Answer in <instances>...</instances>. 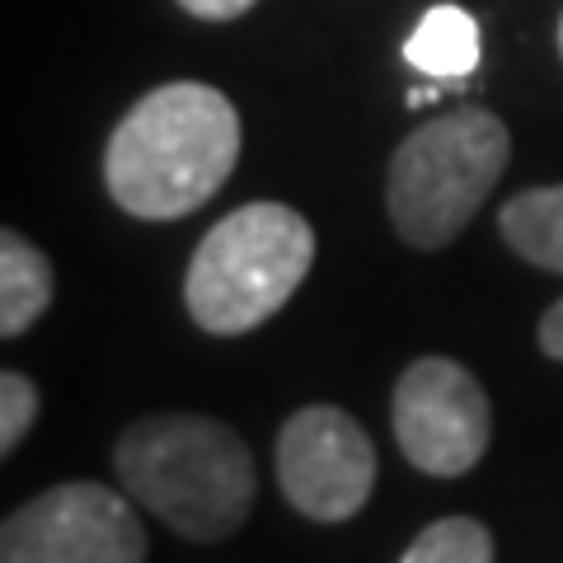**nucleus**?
<instances>
[{"label":"nucleus","mask_w":563,"mask_h":563,"mask_svg":"<svg viewBox=\"0 0 563 563\" xmlns=\"http://www.w3.org/2000/svg\"><path fill=\"white\" fill-rule=\"evenodd\" d=\"M240 161V113L202 80H169L132 103L103 151L113 202L141 221L198 211Z\"/></svg>","instance_id":"nucleus-1"},{"label":"nucleus","mask_w":563,"mask_h":563,"mask_svg":"<svg viewBox=\"0 0 563 563\" xmlns=\"http://www.w3.org/2000/svg\"><path fill=\"white\" fill-rule=\"evenodd\" d=\"M118 479L188 540H225L254 512L250 446L217 418H141L118 442Z\"/></svg>","instance_id":"nucleus-2"},{"label":"nucleus","mask_w":563,"mask_h":563,"mask_svg":"<svg viewBox=\"0 0 563 563\" xmlns=\"http://www.w3.org/2000/svg\"><path fill=\"white\" fill-rule=\"evenodd\" d=\"M314 263V231L282 202H250L202 235L184 301L207 333H250L291 301Z\"/></svg>","instance_id":"nucleus-3"},{"label":"nucleus","mask_w":563,"mask_h":563,"mask_svg":"<svg viewBox=\"0 0 563 563\" xmlns=\"http://www.w3.org/2000/svg\"><path fill=\"white\" fill-rule=\"evenodd\" d=\"M512 136L488 109H455L399 141L390 161V221L413 250H446L498 188Z\"/></svg>","instance_id":"nucleus-4"},{"label":"nucleus","mask_w":563,"mask_h":563,"mask_svg":"<svg viewBox=\"0 0 563 563\" xmlns=\"http://www.w3.org/2000/svg\"><path fill=\"white\" fill-rule=\"evenodd\" d=\"M0 563H146V531L113 488L57 484L5 521Z\"/></svg>","instance_id":"nucleus-5"},{"label":"nucleus","mask_w":563,"mask_h":563,"mask_svg":"<svg viewBox=\"0 0 563 563\" xmlns=\"http://www.w3.org/2000/svg\"><path fill=\"white\" fill-rule=\"evenodd\" d=\"M277 484L296 512L314 521H347L372 498L376 446L343 409L310 404L282 422Z\"/></svg>","instance_id":"nucleus-6"},{"label":"nucleus","mask_w":563,"mask_h":563,"mask_svg":"<svg viewBox=\"0 0 563 563\" xmlns=\"http://www.w3.org/2000/svg\"><path fill=\"white\" fill-rule=\"evenodd\" d=\"M493 409L461 362L422 357L395 385V437L422 474H465L488 451Z\"/></svg>","instance_id":"nucleus-7"},{"label":"nucleus","mask_w":563,"mask_h":563,"mask_svg":"<svg viewBox=\"0 0 563 563\" xmlns=\"http://www.w3.org/2000/svg\"><path fill=\"white\" fill-rule=\"evenodd\" d=\"M404 62L432 80H465L479 66V24L461 5H432L404 43Z\"/></svg>","instance_id":"nucleus-8"},{"label":"nucleus","mask_w":563,"mask_h":563,"mask_svg":"<svg viewBox=\"0 0 563 563\" xmlns=\"http://www.w3.org/2000/svg\"><path fill=\"white\" fill-rule=\"evenodd\" d=\"M52 263L33 250L24 235L5 231L0 240V333L20 339L38 324V314L52 306Z\"/></svg>","instance_id":"nucleus-9"},{"label":"nucleus","mask_w":563,"mask_h":563,"mask_svg":"<svg viewBox=\"0 0 563 563\" xmlns=\"http://www.w3.org/2000/svg\"><path fill=\"white\" fill-rule=\"evenodd\" d=\"M498 231L536 268L563 273V184L526 188L498 211Z\"/></svg>","instance_id":"nucleus-10"},{"label":"nucleus","mask_w":563,"mask_h":563,"mask_svg":"<svg viewBox=\"0 0 563 563\" xmlns=\"http://www.w3.org/2000/svg\"><path fill=\"white\" fill-rule=\"evenodd\" d=\"M399 563H493V536L470 517H442L422 526Z\"/></svg>","instance_id":"nucleus-11"},{"label":"nucleus","mask_w":563,"mask_h":563,"mask_svg":"<svg viewBox=\"0 0 563 563\" xmlns=\"http://www.w3.org/2000/svg\"><path fill=\"white\" fill-rule=\"evenodd\" d=\"M33 418H38V390L33 380L20 372H5L0 376V451H14L29 437Z\"/></svg>","instance_id":"nucleus-12"},{"label":"nucleus","mask_w":563,"mask_h":563,"mask_svg":"<svg viewBox=\"0 0 563 563\" xmlns=\"http://www.w3.org/2000/svg\"><path fill=\"white\" fill-rule=\"evenodd\" d=\"M188 14H198V20H240L244 10H254L258 0H179Z\"/></svg>","instance_id":"nucleus-13"},{"label":"nucleus","mask_w":563,"mask_h":563,"mask_svg":"<svg viewBox=\"0 0 563 563\" xmlns=\"http://www.w3.org/2000/svg\"><path fill=\"white\" fill-rule=\"evenodd\" d=\"M540 347L550 352V357L563 362V301H554L550 310H544V320H540Z\"/></svg>","instance_id":"nucleus-14"},{"label":"nucleus","mask_w":563,"mask_h":563,"mask_svg":"<svg viewBox=\"0 0 563 563\" xmlns=\"http://www.w3.org/2000/svg\"><path fill=\"white\" fill-rule=\"evenodd\" d=\"M432 99H437V85H432V90H413V95H409L413 109H418V103H432Z\"/></svg>","instance_id":"nucleus-15"},{"label":"nucleus","mask_w":563,"mask_h":563,"mask_svg":"<svg viewBox=\"0 0 563 563\" xmlns=\"http://www.w3.org/2000/svg\"><path fill=\"white\" fill-rule=\"evenodd\" d=\"M559 52H563V20H559Z\"/></svg>","instance_id":"nucleus-16"}]
</instances>
